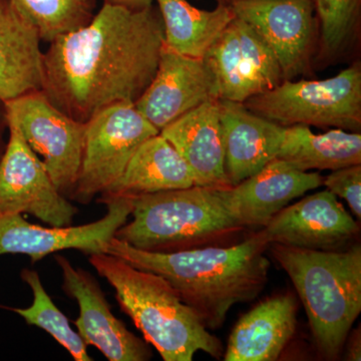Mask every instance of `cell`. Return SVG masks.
Masks as SVG:
<instances>
[{
	"label": "cell",
	"mask_w": 361,
	"mask_h": 361,
	"mask_svg": "<svg viewBox=\"0 0 361 361\" xmlns=\"http://www.w3.org/2000/svg\"><path fill=\"white\" fill-rule=\"evenodd\" d=\"M164 25L158 7L104 2L82 27L44 52L42 92L78 122L120 103L135 104L158 70Z\"/></svg>",
	"instance_id": "cell-1"
},
{
	"label": "cell",
	"mask_w": 361,
	"mask_h": 361,
	"mask_svg": "<svg viewBox=\"0 0 361 361\" xmlns=\"http://www.w3.org/2000/svg\"><path fill=\"white\" fill-rule=\"evenodd\" d=\"M270 243L260 229L231 246L158 253L115 238L106 253L167 280L209 330L219 329L233 306L255 300L268 282Z\"/></svg>",
	"instance_id": "cell-2"
},
{
	"label": "cell",
	"mask_w": 361,
	"mask_h": 361,
	"mask_svg": "<svg viewBox=\"0 0 361 361\" xmlns=\"http://www.w3.org/2000/svg\"><path fill=\"white\" fill-rule=\"evenodd\" d=\"M223 189L195 185L133 197V220L115 238L158 253L238 244L254 231L233 217Z\"/></svg>",
	"instance_id": "cell-3"
},
{
	"label": "cell",
	"mask_w": 361,
	"mask_h": 361,
	"mask_svg": "<svg viewBox=\"0 0 361 361\" xmlns=\"http://www.w3.org/2000/svg\"><path fill=\"white\" fill-rule=\"evenodd\" d=\"M268 250L293 283L318 353L338 360L361 311L360 244L323 251L272 243Z\"/></svg>",
	"instance_id": "cell-4"
},
{
	"label": "cell",
	"mask_w": 361,
	"mask_h": 361,
	"mask_svg": "<svg viewBox=\"0 0 361 361\" xmlns=\"http://www.w3.org/2000/svg\"><path fill=\"white\" fill-rule=\"evenodd\" d=\"M90 263L113 287L121 310L164 360L191 361L198 351L216 360L223 355L220 339L160 275L106 253L90 255Z\"/></svg>",
	"instance_id": "cell-5"
},
{
	"label": "cell",
	"mask_w": 361,
	"mask_h": 361,
	"mask_svg": "<svg viewBox=\"0 0 361 361\" xmlns=\"http://www.w3.org/2000/svg\"><path fill=\"white\" fill-rule=\"evenodd\" d=\"M243 104L282 127L304 125L360 132V63L326 80H283Z\"/></svg>",
	"instance_id": "cell-6"
},
{
	"label": "cell",
	"mask_w": 361,
	"mask_h": 361,
	"mask_svg": "<svg viewBox=\"0 0 361 361\" xmlns=\"http://www.w3.org/2000/svg\"><path fill=\"white\" fill-rule=\"evenodd\" d=\"M160 134L135 104H113L85 122L80 173L71 200L89 204L120 179L142 142Z\"/></svg>",
	"instance_id": "cell-7"
},
{
	"label": "cell",
	"mask_w": 361,
	"mask_h": 361,
	"mask_svg": "<svg viewBox=\"0 0 361 361\" xmlns=\"http://www.w3.org/2000/svg\"><path fill=\"white\" fill-rule=\"evenodd\" d=\"M4 103L8 122L39 157L59 193L71 199L82 163L85 123L59 110L42 90Z\"/></svg>",
	"instance_id": "cell-8"
},
{
	"label": "cell",
	"mask_w": 361,
	"mask_h": 361,
	"mask_svg": "<svg viewBox=\"0 0 361 361\" xmlns=\"http://www.w3.org/2000/svg\"><path fill=\"white\" fill-rule=\"evenodd\" d=\"M78 213L54 186L20 130L8 122V139L0 159V214H30L49 226L68 227Z\"/></svg>",
	"instance_id": "cell-9"
},
{
	"label": "cell",
	"mask_w": 361,
	"mask_h": 361,
	"mask_svg": "<svg viewBox=\"0 0 361 361\" xmlns=\"http://www.w3.org/2000/svg\"><path fill=\"white\" fill-rule=\"evenodd\" d=\"M104 204L108 212L102 219L75 227H42L27 222L21 214H0V256L23 254L35 264L66 249L87 255L106 253L116 232L129 219L133 197H118Z\"/></svg>",
	"instance_id": "cell-10"
},
{
	"label": "cell",
	"mask_w": 361,
	"mask_h": 361,
	"mask_svg": "<svg viewBox=\"0 0 361 361\" xmlns=\"http://www.w3.org/2000/svg\"><path fill=\"white\" fill-rule=\"evenodd\" d=\"M231 7L269 45L283 80L308 71L318 28L313 0H232Z\"/></svg>",
	"instance_id": "cell-11"
},
{
	"label": "cell",
	"mask_w": 361,
	"mask_h": 361,
	"mask_svg": "<svg viewBox=\"0 0 361 361\" xmlns=\"http://www.w3.org/2000/svg\"><path fill=\"white\" fill-rule=\"evenodd\" d=\"M212 99H220L219 87L206 59L183 56L164 45L155 77L135 106L161 132Z\"/></svg>",
	"instance_id": "cell-12"
},
{
	"label": "cell",
	"mask_w": 361,
	"mask_h": 361,
	"mask_svg": "<svg viewBox=\"0 0 361 361\" xmlns=\"http://www.w3.org/2000/svg\"><path fill=\"white\" fill-rule=\"evenodd\" d=\"M260 231L270 244L330 251L356 243L360 227L326 189L285 207Z\"/></svg>",
	"instance_id": "cell-13"
},
{
	"label": "cell",
	"mask_w": 361,
	"mask_h": 361,
	"mask_svg": "<svg viewBox=\"0 0 361 361\" xmlns=\"http://www.w3.org/2000/svg\"><path fill=\"white\" fill-rule=\"evenodd\" d=\"M54 258L63 272V290L78 301L80 316L73 323L85 343L99 349L110 361L151 360L148 342L132 334L113 314L97 280L82 268L73 267L63 256Z\"/></svg>",
	"instance_id": "cell-14"
},
{
	"label": "cell",
	"mask_w": 361,
	"mask_h": 361,
	"mask_svg": "<svg viewBox=\"0 0 361 361\" xmlns=\"http://www.w3.org/2000/svg\"><path fill=\"white\" fill-rule=\"evenodd\" d=\"M323 179L319 173L303 172L287 161L274 159L239 184L224 188L223 196L233 217L256 231L264 228L294 199L322 187Z\"/></svg>",
	"instance_id": "cell-15"
},
{
	"label": "cell",
	"mask_w": 361,
	"mask_h": 361,
	"mask_svg": "<svg viewBox=\"0 0 361 361\" xmlns=\"http://www.w3.org/2000/svg\"><path fill=\"white\" fill-rule=\"evenodd\" d=\"M219 106L226 178L232 187L276 159L283 127L256 115L243 103L219 99Z\"/></svg>",
	"instance_id": "cell-16"
},
{
	"label": "cell",
	"mask_w": 361,
	"mask_h": 361,
	"mask_svg": "<svg viewBox=\"0 0 361 361\" xmlns=\"http://www.w3.org/2000/svg\"><path fill=\"white\" fill-rule=\"evenodd\" d=\"M298 302L292 292L268 297L240 318L223 360L274 361L295 334Z\"/></svg>",
	"instance_id": "cell-17"
},
{
	"label": "cell",
	"mask_w": 361,
	"mask_h": 361,
	"mask_svg": "<svg viewBox=\"0 0 361 361\" xmlns=\"http://www.w3.org/2000/svg\"><path fill=\"white\" fill-rule=\"evenodd\" d=\"M191 169L196 186L230 187L225 173V152L219 99L206 102L161 130Z\"/></svg>",
	"instance_id": "cell-18"
},
{
	"label": "cell",
	"mask_w": 361,
	"mask_h": 361,
	"mask_svg": "<svg viewBox=\"0 0 361 361\" xmlns=\"http://www.w3.org/2000/svg\"><path fill=\"white\" fill-rule=\"evenodd\" d=\"M37 30L9 0H0V99L42 90L44 52Z\"/></svg>",
	"instance_id": "cell-19"
},
{
	"label": "cell",
	"mask_w": 361,
	"mask_h": 361,
	"mask_svg": "<svg viewBox=\"0 0 361 361\" xmlns=\"http://www.w3.org/2000/svg\"><path fill=\"white\" fill-rule=\"evenodd\" d=\"M195 186L194 176L179 152L161 134L142 142L135 151L120 179L99 203L118 198L158 193Z\"/></svg>",
	"instance_id": "cell-20"
},
{
	"label": "cell",
	"mask_w": 361,
	"mask_h": 361,
	"mask_svg": "<svg viewBox=\"0 0 361 361\" xmlns=\"http://www.w3.org/2000/svg\"><path fill=\"white\" fill-rule=\"evenodd\" d=\"M276 159L287 161L297 170H330L361 164L360 132L332 129L314 134L310 127H283Z\"/></svg>",
	"instance_id": "cell-21"
},
{
	"label": "cell",
	"mask_w": 361,
	"mask_h": 361,
	"mask_svg": "<svg viewBox=\"0 0 361 361\" xmlns=\"http://www.w3.org/2000/svg\"><path fill=\"white\" fill-rule=\"evenodd\" d=\"M164 25V45L190 58L203 59L235 20L231 4L204 11L187 0H154Z\"/></svg>",
	"instance_id": "cell-22"
},
{
	"label": "cell",
	"mask_w": 361,
	"mask_h": 361,
	"mask_svg": "<svg viewBox=\"0 0 361 361\" xmlns=\"http://www.w3.org/2000/svg\"><path fill=\"white\" fill-rule=\"evenodd\" d=\"M21 279L32 288L33 301L27 308H0L11 310L20 315L26 324L35 325L44 330L58 343L70 353L75 361H92L87 350V344L82 341L78 331L71 329L68 317L56 307L51 297L45 291L39 273L35 270L23 269L20 273Z\"/></svg>",
	"instance_id": "cell-23"
},
{
	"label": "cell",
	"mask_w": 361,
	"mask_h": 361,
	"mask_svg": "<svg viewBox=\"0 0 361 361\" xmlns=\"http://www.w3.org/2000/svg\"><path fill=\"white\" fill-rule=\"evenodd\" d=\"M13 8L39 33L54 39L87 25L94 16L97 0H9Z\"/></svg>",
	"instance_id": "cell-24"
},
{
	"label": "cell",
	"mask_w": 361,
	"mask_h": 361,
	"mask_svg": "<svg viewBox=\"0 0 361 361\" xmlns=\"http://www.w3.org/2000/svg\"><path fill=\"white\" fill-rule=\"evenodd\" d=\"M204 59L217 78L220 99L244 103L249 97L263 92L242 58L234 20L214 42Z\"/></svg>",
	"instance_id": "cell-25"
},
{
	"label": "cell",
	"mask_w": 361,
	"mask_h": 361,
	"mask_svg": "<svg viewBox=\"0 0 361 361\" xmlns=\"http://www.w3.org/2000/svg\"><path fill=\"white\" fill-rule=\"evenodd\" d=\"M322 51L341 54L355 39L360 20L361 0H313Z\"/></svg>",
	"instance_id": "cell-26"
},
{
	"label": "cell",
	"mask_w": 361,
	"mask_h": 361,
	"mask_svg": "<svg viewBox=\"0 0 361 361\" xmlns=\"http://www.w3.org/2000/svg\"><path fill=\"white\" fill-rule=\"evenodd\" d=\"M242 58L252 78L263 92L273 89L283 82L281 68L276 56L267 42L251 25L235 18Z\"/></svg>",
	"instance_id": "cell-27"
},
{
	"label": "cell",
	"mask_w": 361,
	"mask_h": 361,
	"mask_svg": "<svg viewBox=\"0 0 361 361\" xmlns=\"http://www.w3.org/2000/svg\"><path fill=\"white\" fill-rule=\"evenodd\" d=\"M323 185L348 202L358 220L361 218V164L337 169L323 179Z\"/></svg>",
	"instance_id": "cell-28"
},
{
	"label": "cell",
	"mask_w": 361,
	"mask_h": 361,
	"mask_svg": "<svg viewBox=\"0 0 361 361\" xmlns=\"http://www.w3.org/2000/svg\"><path fill=\"white\" fill-rule=\"evenodd\" d=\"M344 348H345L346 360L360 361L361 360L360 326L349 331Z\"/></svg>",
	"instance_id": "cell-29"
},
{
	"label": "cell",
	"mask_w": 361,
	"mask_h": 361,
	"mask_svg": "<svg viewBox=\"0 0 361 361\" xmlns=\"http://www.w3.org/2000/svg\"><path fill=\"white\" fill-rule=\"evenodd\" d=\"M7 132H8V121H7L6 103L0 99V159H1L4 149H6Z\"/></svg>",
	"instance_id": "cell-30"
},
{
	"label": "cell",
	"mask_w": 361,
	"mask_h": 361,
	"mask_svg": "<svg viewBox=\"0 0 361 361\" xmlns=\"http://www.w3.org/2000/svg\"><path fill=\"white\" fill-rule=\"evenodd\" d=\"M109 4H118L132 9H141L153 6L154 0H104Z\"/></svg>",
	"instance_id": "cell-31"
},
{
	"label": "cell",
	"mask_w": 361,
	"mask_h": 361,
	"mask_svg": "<svg viewBox=\"0 0 361 361\" xmlns=\"http://www.w3.org/2000/svg\"><path fill=\"white\" fill-rule=\"evenodd\" d=\"M218 4H231L232 0H217Z\"/></svg>",
	"instance_id": "cell-32"
}]
</instances>
